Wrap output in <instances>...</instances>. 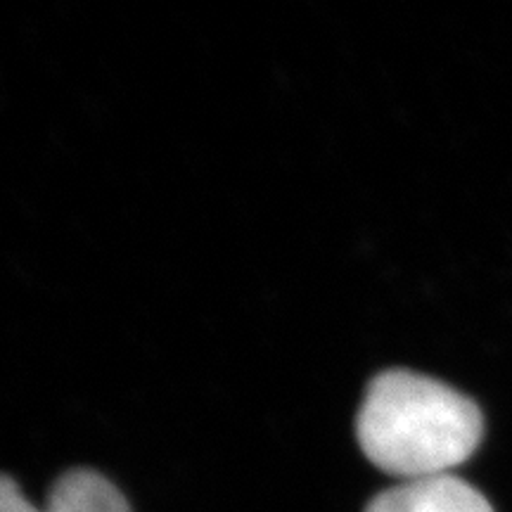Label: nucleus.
Here are the masks:
<instances>
[{
	"label": "nucleus",
	"mask_w": 512,
	"mask_h": 512,
	"mask_svg": "<svg viewBox=\"0 0 512 512\" xmlns=\"http://www.w3.org/2000/svg\"><path fill=\"white\" fill-rule=\"evenodd\" d=\"M358 444L387 475H451L477 451L484 434L475 401L411 370H387L368 384L356 420Z\"/></svg>",
	"instance_id": "nucleus-1"
},
{
	"label": "nucleus",
	"mask_w": 512,
	"mask_h": 512,
	"mask_svg": "<svg viewBox=\"0 0 512 512\" xmlns=\"http://www.w3.org/2000/svg\"><path fill=\"white\" fill-rule=\"evenodd\" d=\"M366 512H494L475 486L453 475L406 479L377 494Z\"/></svg>",
	"instance_id": "nucleus-2"
},
{
	"label": "nucleus",
	"mask_w": 512,
	"mask_h": 512,
	"mask_svg": "<svg viewBox=\"0 0 512 512\" xmlns=\"http://www.w3.org/2000/svg\"><path fill=\"white\" fill-rule=\"evenodd\" d=\"M46 512H131L110 479L95 470H69L50 489Z\"/></svg>",
	"instance_id": "nucleus-3"
},
{
	"label": "nucleus",
	"mask_w": 512,
	"mask_h": 512,
	"mask_svg": "<svg viewBox=\"0 0 512 512\" xmlns=\"http://www.w3.org/2000/svg\"><path fill=\"white\" fill-rule=\"evenodd\" d=\"M0 512H46L38 510L27 496L22 494L19 484L8 475H0Z\"/></svg>",
	"instance_id": "nucleus-4"
}]
</instances>
